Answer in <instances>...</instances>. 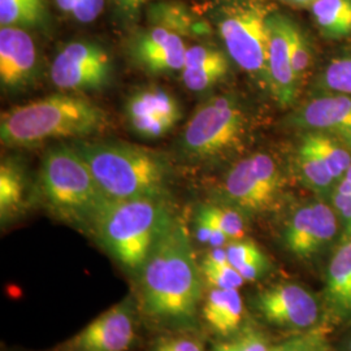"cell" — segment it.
<instances>
[{"instance_id": "cell-1", "label": "cell", "mask_w": 351, "mask_h": 351, "mask_svg": "<svg viewBox=\"0 0 351 351\" xmlns=\"http://www.w3.org/2000/svg\"><path fill=\"white\" fill-rule=\"evenodd\" d=\"M139 274L143 314L165 326H185L195 322L203 276L180 219H171Z\"/></svg>"}, {"instance_id": "cell-2", "label": "cell", "mask_w": 351, "mask_h": 351, "mask_svg": "<svg viewBox=\"0 0 351 351\" xmlns=\"http://www.w3.org/2000/svg\"><path fill=\"white\" fill-rule=\"evenodd\" d=\"M107 125V114L93 101L55 94L1 113L0 138L3 145L26 147L51 138L93 136Z\"/></svg>"}, {"instance_id": "cell-3", "label": "cell", "mask_w": 351, "mask_h": 351, "mask_svg": "<svg viewBox=\"0 0 351 351\" xmlns=\"http://www.w3.org/2000/svg\"><path fill=\"white\" fill-rule=\"evenodd\" d=\"M75 150L110 201L165 198L169 169L159 155L121 143H84Z\"/></svg>"}, {"instance_id": "cell-4", "label": "cell", "mask_w": 351, "mask_h": 351, "mask_svg": "<svg viewBox=\"0 0 351 351\" xmlns=\"http://www.w3.org/2000/svg\"><path fill=\"white\" fill-rule=\"evenodd\" d=\"M39 190L51 213L69 226L93 229L110 203L84 158L68 147L51 150L39 172Z\"/></svg>"}, {"instance_id": "cell-5", "label": "cell", "mask_w": 351, "mask_h": 351, "mask_svg": "<svg viewBox=\"0 0 351 351\" xmlns=\"http://www.w3.org/2000/svg\"><path fill=\"white\" fill-rule=\"evenodd\" d=\"M172 217L165 198L111 201L98 217L93 234L119 263L139 274Z\"/></svg>"}, {"instance_id": "cell-6", "label": "cell", "mask_w": 351, "mask_h": 351, "mask_svg": "<svg viewBox=\"0 0 351 351\" xmlns=\"http://www.w3.org/2000/svg\"><path fill=\"white\" fill-rule=\"evenodd\" d=\"M269 14L262 3L241 1L226 7L217 24L228 55L268 90Z\"/></svg>"}, {"instance_id": "cell-7", "label": "cell", "mask_w": 351, "mask_h": 351, "mask_svg": "<svg viewBox=\"0 0 351 351\" xmlns=\"http://www.w3.org/2000/svg\"><path fill=\"white\" fill-rule=\"evenodd\" d=\"M243 125V113L234 101L216 97L202 104L190 119L182 134V147L191 158H213L239 142Z\"/></svg>"}, {"instance_id": "cell-8", "label": "cell", "mask_w": 351, "mask_h": 351, "mask_svg": "<svg viewBox=\"0 0 351 351\" xmlns=\"http://www.w3.org/2000/svg\"><path fill=\"white\" fill-rule=\"evenodd\" d=\"M281 186L282 180L275 160L265 154H255L229 171L224 194L239 210L261 213L275 204Z\"/></svg>"}, {"instance_id": "cell-9", "label": "cell", "mask_w": 351, "mask_h": 351, "mask_svg": "<svg viewBox=\"0 0 351 351\" xmlns=\"http://www.w3.org/2000/svg\"><path fill=\"white\" fill-rule=\"evenodd\" d=\"M254 304L272 326L308 330L322 324L323 306L311 290L297 282H280L259 291Z\"/></svg>"}, {"instance_id": "cell-10", "label": "cell", "mask_w": 351, "mask_h": 351, "mask_svg": "<svg viewBox=\"0 0 351 351\" xmlns=\"http://www.w3.org/2000/svg\"><path fill=\"white\" fill-rule=\"evenodd\" d=\"M112 65L108 53L91 42H71L55 56L51 80L58 88L71 91L101 90L110 84Z\"/></svg>"}, {"instance_id": "cell-11", "label": "cell", "mask_w": 351, "mask_h": 351, "mask_svg": "<svg viewBox=\"0 0 351 351\" xmlns=\"http://www.w3.org/2000/svg\"><path fill=\"white\" fill-rule=\"evenodd\" d=\"M136 339V303L132 297L104 311L69 341L68 351H126Z\"/></svg>"}, {"instance_id": "cell-12", "label": "cell", "mask_w": 351, "mask_h": 351, "mask_svg": "<svg viewBox=\"0 0 351 351\" xmlns=\"http://www.w3.org/2000/svg\"><path fill=\"white\" fill-rule=\"evenodd\" d=\"M339 229L337 213L323 202L300 207L289 220L284 239L297 258L308 259L332 242Z\"/></svg>"}, {"instance_id": "cell-13", "label": "cell", "mask_w": 351, "mask_h": 351, "mask_svg": "<svg viewBox=\"0 0 351 351\" xmlns=\"http://www.w3.org/2000/svg\"><path fill=\"white\" fill-rule=\"evenodd\" d=\"M125 110L130 126L146 138L162 137L181 119L175 98L160 88L136 93L129 98Z\"/></svg>"}, {"instance_id": "cell-14", "label": "cell", "mask_w": 351, "mask_h": 351, "mask_svg": "<svg viewBox=\"0 0 351 351\" xmlns=\"http://www.w3.org/2000/svg\"><path fill=\"white\" fill-rule=\"evenodd\" d=\"M291 21L282 14L268 16V75L269 91L278 103L288 106L297 97L298 80L290 58Z\"/></svg>"}, {"instance_id": "cell-15", "label": "cell", "mask_w": 351, "mask_h": 351, "mask_svg": "<svg viewBox=\"0 0 351 351\" xmlns=\"http://www.w3.org/2000/svg\"><path fill=\"white\" fill-rule=\"evenodd\" d=\"M186 50L181 36L164 27L152 26L134 40L132 55L151 73H169L184 69Z\"/></svg>"}, {"instance_id": "cell-16", "label": "cell", "mask_w": 351, "mask_h": 351, "mask_svg": "<svg viewBox=\"0 0 351 351\" xmlns=\"http://www.w3.org/2000/svg\"><path fill=\"white\" fill-rule=\"evenodd\" d=\"M37 49L33 38L23 27L0 29V80L3 86L27 85L37 71Z\"/></svg>"}, {"instance_id": "cell-17", "label": "cell", "mask_w": 351, "mask_h": 351, "mask_svg": "<svg viewBox=\"0 0 351 351\" xmlns=\"http://www.w3.org/2000/svg\"><path fill=\"white\" fill-rule=\"evenodd\" d=\"M324 310L330 322H351V239L339 246L328 264Z\"/></svg>"}, {"instance_id": "cell-18", "label": "cell", "mask_w": 351, "mask_h": 351, "mask_svg": "<svg viewBox=\"0 0 351 351\" xmlns=\"http://www.w3.org/2000/svg\"><path fill=\"white\" fill-rule=\"evenodd\" d=\"M202 315L213 332L232 336L239 332L243 320V302L239 289H215L208 291Z\"/></svg>"}, {"instance_id": "cell-19", "label": "cell", "mask_w": 351, "mask_h": 351, "mask_svg": "<svg viewBox=\"0 0 351 351\" xmlns=\"http://www.w3.org/2000/svg\"><path fill=\"white\" fill-rule=\"evenodd\" d=\"M302 121L316 129L351 130V99L339 95L311 101L303 110Z\"/></svg>"}, {"instance_id": "cell-20", "label": "cell", "mask_w": 351, "mask_h": 351, "mask_svg": "<svg viewBox=\"0 0 351 351\" xmlns=\"http://www.w3.org/2000/svg\"><path fill=\"white\" fill-rule=\"evenodd\" d=\"M152 26L164 27L181 37H190L203 30V25L193 16L186 5L178 1H159L149 10Z\"/></svg>"}, {"instance_id": "cell-21", "label": "cell", "mask_w": 351, "mask_h": 351, "mask_svg": "<svg viewBox=\"0 0 351 351\" xmlns=\"http://www.w3.org/2000/svg\"><path fill=\"white\" fill-rule=\"evenodd\" d=\"M25 181L20 169L13 164L3 162L0 167V216L8 221L24 207Z\"/></svg>"}, {"instance_id": "cell-22", "label": "cell", "mask_w": 351, "mask_h": 351, "mask_svg": "<svg viewBox=\"0 0 351 351\" xmlns=\"http://www.w3.org/2000/svg\"><path fill=\"white\" fill-rule=\"evenodd\" d=\"M311 7L317 25L326 34L333 37L350 34V0H316Z\"/></svg>"}, {"instance_id": "cell-23", "label": "cell", "mask_w": 351, "mask_h": 351, "mask_svg": "<svg viewBox=\"0 0 351 351\" xmlns=\"http://www.w3.org/2000/svg\"><path fill=\"white\" fill-rule=\"evenodd\" d=\"M301 147L317 155L326 163L335 180L343 178L351 165L350 154L326 136L310 134L304 138Z\"/></svg>"}, {"instance_id": "cell-24", "label": "cell", "mask_w": 351, "mask_h": 351, "mask_svg": "<svg viewBox=\"0 0 351 351\" xmlns=\"http://www.w3.org/2000/svg\"><path fill=\"white\" fill-rule=\"evenodd\" d=\"M46 17L45 0H0L1 26H37Z\"/></svg>"}, {"instance_id": "cell-25", "label": "cell", "mask_w": 351, "mask_h": 351, "mask_svg": "<svg viewBox=\"0 0 351 351\" xmlns=\"http://www.w3.org/2000/svg\"><path fill=\"white\" fill-rule=\"evenodd\" d=\"M229 71L228 58L223 56L211 63L185 65L182 69V81L186 88L195 93H201L220 82Z\"/></svg>"}, {"instance_id": "cell-26", "label": "cell", "mask_w": 351, "mask_h": 351, "mask_svg": "<svg viewBox=\"0 0 351 351\" xmlns=\"http://www.w3.org/2000/svg\"><path fill=\"white\" fill-rule=\"evenodd\" d=\"M329 333V326L323 323L271 345L269 351H330Z\"/></svg>"}, {"instance_id": "cell-27", "label": "cell", "mask_w": 351, "mask_h": 351, "mask_svg": "<svg viewBox=\"0 0 351 351\" xmlns=\"http://www.w3.org/2000/svg\"><path fill=\"white\" fill-rule=\"evenodd\" d=\"M201 208L213 219L230 241L245 237L246 223L239 208L217 204H204Z\"/></svg>"}, {"instance_id": "cell-28", "label": "cell", "mask_w": 351, "mask_h": 351, "mask_svg": "<svg viewBox=\"0 0 351 351\" xmlns=\"http://www.w3.org/2000/svg\"><path fill=\"white\" fill-rule=\"evenodd\" d=\"M300 165L306 182L315 190H328L336 181L326 163L314 152L303 147L300 149Z\"/></svg>"}, {"instance_id": "cell-29", "label": "cell", "mask_w": 351, "mask_h": 351, "mask_svg": "<svg viewBox=\"0 0 351 351\" xmlns=\"http://www.w3.org/2000/svg\"><path fill=\"white\" fill-rule=\"evenodd\" d=\"M202 276L210 288L239 289L246 282L239 271L229 263H217L206 259L201 264Z\"/></svg>"}, {"instance_id": "cell-30", "label": "cell", "mask_w": 351, "mask_h": 351, "mask_svg": "<svg viewBox=\"0 0 351 351\" xmlns=\"http://www.w3.org/2000/svg\"><path fill=\"white\" fill-rule=\"evenodd\" d=\"M228 261L236 269L246 264L268 261L261 247L250 239L230 241L226 246Z\"/></svg>"}, {"instance_id": "cell-31", "label": "cell", "mask_w": 351, "mask_h": 351, "mask_svg": "<svg viewBox=\"0 0 351 351\" xmlns=\"http://www.w3.org/2000/svg\"><path fill=\"white\" fill-rule=\"evenodd\" d=\"M271 343L262 332L256 329H246L236 339L216 345L213 351H269Z\"/></svg>"}, {"instance_id": "cell-32", "label": "cell", "mask_w": 351, "mask_h": 351, "mask_svg": "<svg viewBox=\"0 0 351 351\" xmlns=\"http://www.w3.org/2000/svg\"><path fill=\"white\" fill-rule=\"evenodd\" d=\"M195 229H197L198 241L204 245H208L211 249L226 247V245L230 242V239H228L226 233L202 208H199V211L197 213Z\"/></svg>"}, {"instance_id": "cell-33", "label": "cell", "mask_w": 351, "mask_h": 351, "mask_svg": "<svg viewBox=\"0 0 351 351\" xmlns=\"http://www.w3.org/2000/svg\"><path fill=\"white\" fill-rule=\"evenodd\" d=\"M290 58L294 75L297 80H301L310 65V50L298 27L291 23L290 26Z\"/></svg>"}, {"instance_id": "cell-34", "label": "cell", "mask_w": 351, "mask_h": 351, "mask_svg": "<svg viewBox=\"0 0 351 351\" xmlns=\"http://www.w3.org/2000/svg\"><path fill=\"white\" fill-rule=\"evenodd\" d=\"M324 81L326 86L343 94H351V58L335 60L328 65Z\"/></svg>"}, {"instance_id": "cell-35", "label": "cell", "mask_w": 351, "mask_h": 351, "mask_svg": "<svg viewBox=\"0 0 351 351\" xmlns=\"http://www.w3.org/2000/svg\"><path fill=\"white\" fill-rule=\"evenodd\" d=\"M149 351H204L198 339L186 336L159 339Z\"/></svg>"}, {"instance_id": "cell-36", "label": "cell", "mask_w": 351, "mask_h": 351, "mask_svg": "<svg viewBox=\"0 0 351 351\" xmlns=\"http://www.w3.org/2000/svg\"><path fill=\"white\" fill-rule=\"evenodd\" d=\"M104 8V0H78L73 11L77 21L88 24L98 19Z\"/></svg>"}, {"instance_id": "cell-37", "label": "cell", "mask_w": 351, "mask_h": 351, "mask_svg": "<svg viewBox=\"0 0 351 351\" xmlns=\"http://www.w3.org/2000/svg\"><path fill=\"white\" fill-rule=\"evenodd\" d=\"M333 204L336 213H339L343 223L346 236L351 239V194L336 191L333 197Z\"/></svg>"}, {"instance_id": "cell-38", "label": "cell", "mask_w": 351, "mask_h": 351, "mask_svg": "<svg viewBox=\"0 0 351 351\" xmlns=\"http://www.w3.org/2000/svg\"><path fill=\"white\" fill-rule=\"evenodd\" d=\"M117 7L126 13V14H130L133 16L134 13H137L139 11V8L142 5H145L147 1L150 0H114Z\"/></svg>"}, {"instance_id": "cell-39", "label": "cell", "mask_w": 351, "mask_h": 351, "mask_svg": "<svg viewBox=\"0 0 351 351\" xmlns=\"http://www.w3.org/2000/svg\"><path fill=\"white\" fill-rule=\"evenodd\" d=\"M78 0H56L58 7L65 13H73Z\"/></svg>"}, {"instance_id": "cell-40", "label": "cell", "mask_w": 351, "mask_h": 351, "mask_svg": "<svg viewBox=\"0 0 351 351\" xmlns=\"http://www.w3.org/2000/svg\"><path fill=\"white\" fill-rule=\"evenodd\" d=\"M294 5H313L316 0H281Z\"/></svg>"}, {"instance_id": "cell-41", "label": "cell", "mask_w": 351, "mask_h": 351, "mask_svg": "<svg viewBox=\"0 0 351 351\" xmlns=\"http://www.w3.org/2000/svg\"><path fill=\"white\" fill-rule=\"evenodd\" d=\"M342 180H346V181L351 182V165L349 167V169H348L346 175L343 176V178H342Z\"/></svg>"}, {"instance_id": "cell-42", "label": "cell", "mask_w": 351, "mask_h": 351, "mask_svg": "<svg viewBox=\"0 0 351 351\" xmlns=\"http://www.w3.org/2000/svg\"><path fill=\"white\" fill-rule=\"evenodd\" d=\"M346 351H351V339H349V342L346 345Z\"/></svg>"}]
</instances>
